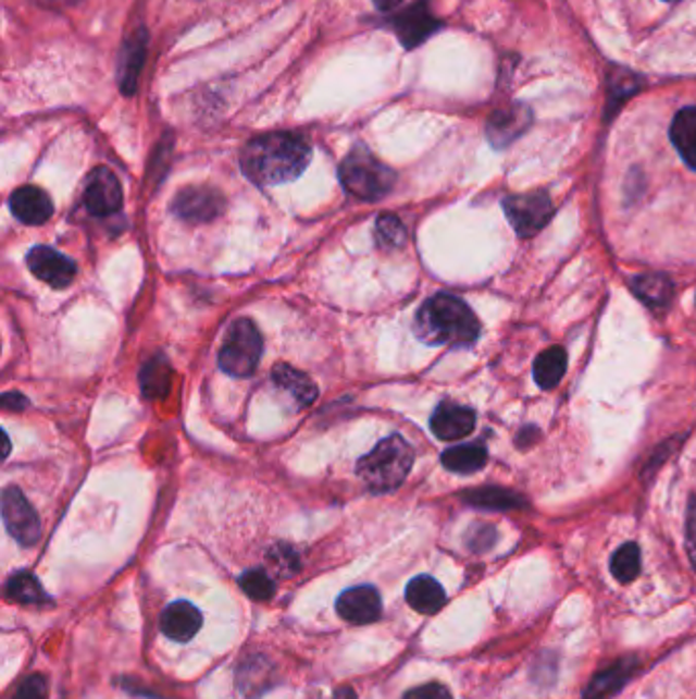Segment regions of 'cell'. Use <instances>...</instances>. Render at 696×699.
Returning a JSON list of instances; mask_svg holds the SVG:
<instances>
[{
	"label": "cell",
	"mask_w": 696,
	"mask_h": 699,
	"mask_svg": "<svg viewBox=\"0 0 696 699\" xmlns=\"http://www.w3.org/2000/svg\"><path fill=\"white\" fill-rule=\"evenodd\" d=\"M2 519L7 530L23 547H34L41 536V522L17 487H7L2 493Z\"/></svg>",
	"instance_id": "obj_7"
},
{
	"label": "cell",
	"mask_w": 696,
	"mask_h": 699,
	"mask_svg": "<svg viewBox=\"0 0 696 699\" xmlns=\"http://www.w3.org/2000/svg\"><path fill=\"white\" fill-rule=\"evenodd\" d=\"M262 335L256 323L248 317H241L233 321L219 350V367L232 377H249L262 358Z\"/></svg>",
	"instance_id": "obj_5"
},
{
	"label": "cell",
	"mask_w": 696,
	"mask_h": 699,
	"mask_svg": "<svg viewBox=\"0 0 696 699\" xmlns=\"http://www.w3.org/2000/svg\"><path fill=\"white\" fill-rule=\"evenodd\" d=\"M502 209L507 219L511 221L514 232L521 237H530L542 232L554 213V207L546 191L511 195L502 200Z\"/></svg>",
	"instance_id": "obj_6"
},
{
	"label": "cell",
	"mask_w": 696,
	"mask_h": 699,
	"mask_svg": "<svg viewBox=\"0 0 696 699\" xmlns=\"http://www.w3.org/2000/svg\"><path fill=\"white\" fill-rule=\"evenodd\" d=\"M202 626V616L190 601H174L170 603L160 617V628L170 640L188 642Z\"/></svg>",
	"instance_id": "obj_16"
},
{
	"label": "cell",
	"mask_w": 696,
	"mask_h": 699,
	"mask_svg": "<svg viewBox=\"0 0 696 699\" xmlns=\"http://www.w3.org/2000/svg\"><path fill=\"white\" fill-rule=\"evenodd\" d=\"M270 559L274 561V565H276V568H278V566H281V568H284V566H286L288 571H293V568L297 566L295 565V563H297V554H295L293 550L283 549V547H281V549L274 550V552L270 554Z\"/></svg>",
	"instance_id": "obj_36"
},
{
	"label": "cell",
	"mask_w": 696,
	"mask_h": 699,
	"mask_svg": "<svg viewBox=\"0 0 696 699\" xmlns=\"http://www.w3.org/2000/svg\"><path fill=\"white\" fill-rule=\"evenodd\" d=\"M148 32L139 29L129 37L125 48L121 51L119 58V84L125 95H133L139 81V72L146 62V51H148Z\"/></svg>",
	"instance_id": "obj_18"
},
{
	"label": "cell",
	"mask_w": 696,
	"mask_h": 699,
	"mask_svg": "<svg viewBox=\"0 0 696 699\" xmlns=\"http://www.w3.org/2000/svg\"><path fill=\"white\" fill-rule=\"evenodd\" d=\"M376 233H378V242L386 248H397L407 237L402 223L395 216H381L376 223Z\"/></svg>",
	"instance_id": "obj_31"
},
{
	"label": "cell",
	"mask_w": 696,
	"mask_h": 699,
	"mask_svg": "<svg viewBox=\"0 0 696 699\" xmlns=\"http://www.w3.org/2000/svg\"><path fill=\"white\" fill-rule=\"evenodd\" d=\"M464 500L476 507H484V510H513V507L525 505L521 495H517L513 491H507V489H500V487H484V489L468 491Z\"/></svg>",
	"instance_id": "obj_25"
},
{
	"label": "cell",
	"mask_w": 696,
	"mask_h": 699,
	"mask_svg": "<svg viewBox=\"0 0 696 699\" xmlns=\"http://www.w3.org/2000/svg\"><path fill=\"white\" fill-rule=\"evenodd\" d=\"M174 213L192 223H204L223 213L225 199L223 195L209 186H188L176 195L172 203Z\"/></svg>",
	"instance_id": "obj_10"
},
{
	"label": "cell",
	"mask_w": 696,
	"mask_h": 699,
	"mask_svg": "<svg viewBox=\"0 0 696 699\" xmlns=\"http://www.w3.org/2000/svg\"><path fill=\"white\" fill-rule=\"evenodd\" d=\"M9 207L13 216L27 225H41L53 216V205L48 193L32 184L17 188L9 199Z\"/></svg>",
	"instance_id": "obj_15"
},
{
	"label": "cell",
	"mask_w": 696,
	"mask_h": 699,
	"mask_svg": "<svg viewBox=\"0 0 696 699\" xmlns=\"http://www.w3.org/2000/svg\"><path fill=\"white\" fill-rule=\"evenodd\" d=\"M274 384L278 389L286 391L290 395V400L295 401L297 407H307L316 400L319 389L316 384L297 368L288 367V365H278L272 372Z\"/></svg>",
	"instance_id": "obj_20"
},
{
	"label": "cell",
	"mask_w": 696,
	"mask_h": 699,
	"mask_svg": "<svg viewBox=\"0 0 696 699\" xmlns=\"http://www.w3.org/2000/svg\"><path fill=\"white\" fill-rule=\"evenodd\" d=\"M486 461H488V450L484 444H460V446L448 449L442 454L444 466L458 475L476 473V470L484 468Z\"/></svg>",
	"instance_id": "obj_23"
},
{
	"label": "cell",
	"mask_w": 696,
	"mask_h": 699,
	"mask_svg": "<svg viewBox=\"0 0 696 699\" xmlns=\"http://www.w3.org/2000/svg\"><path fill=\"white\" fill-rule=\"evenodd\" d=\"M27 267L41 283L64 289L76 277V262L48 246H35L27 254Z\"/></svg>",
	"instance_id": "obj_12"
},
{
	"label": "cell",
	"mask_w": 696,
	"mask_h": 699,
	"mask_svg": "<svg viewBox=\"0 0 696 699\" xmlns=\"http://www.w3.org/2000/svg\"><path fill=\"white\" fill-rule=\"evenodd\" d=\"M311 162V146L297 134L253 137L241 151V168L251 183L276 186L299 179Z\"/></svg>",
	"instance_id": "obj_1"
},
{
	"label": "cell",
	"mask_w": 696,
	"mask_h": 699,
	"mask_svg": "<svg viewBox=\"0 0 696 699\" xmlns=\"http://www.w3.org/2000/svg\"><path fill=\"white\" fill-rule=\"evenodd\" d=\"M84 205L86 209L97 217H109L116 213L123 205V188L113 170L100 167L95 168L84 188Z\"/></svg>",
	"instance_id": "obj_8"
},
{
	"label": "cell",
	"mask_w": 696,
	"mask_h": 699,
	"mask_svg": "<svg viewBox=\"0 0 696 699\" xmlns=\"http://www.w3.org/2000/svg\"><path fill=\"white\" fill-rule=\"evenodd\" d=\"M414 333L430 346H470L481 335V321L460 297L439 293L421 305Z\"/></svg>",
	"instance_id": "obj_2"
},
{
	"label": "cell",
	"mask_w": 696,
	"mask_h": 699,
	"mask_svg": "<svg viewBox=\"0 0 696 699\" xmlns=\"http://www.w3.org/2000/svg\"><path fill=\"white\" fill-rule=\"evenodd\" d=\"M497 542V530L488 524H476L470 528V532L465 536V544L468 549L474 552H486L493 549Z\"/></svg>",
	"instance_id": "obj_32"
},
{
	"label": "cell",
	"mask_w": 696,
	"mask_h": 699,
	"mask_svg": "<svg viewBox=\"0 0 696 699\" xmlns=\"http://www.w3.org/2000/svg\"><path fill=\"white\" fill-rule=\"evenodd\" d=\"M642 552L635 542H627L617 550L611 559V573L619 582H630L639 575Z\"/></svg>",
	"instance_id": "obj_28"
},
{
	"label": "cell",
	"mask_w": 696,
	"mask_h": 699,
	"mask_svg": "<svg viewBox=\"0 0 696 699\" xmlns=\"http://www.w3.org/2000/svg\"><path fill=\"white\" fill-rule=\"evenodd\" d=\"M568 354L562 346L544 350L533 363V379L542 389H554L564 377Z\"/></svg>",
	"instance_id": "obj_22"
},
{
	"label": "cell",
	"mask_w": 696,
	"mask_h": 699,
	"mask_svg": "<svg viewBox=\"0 0 696 699\" xmlns=\"http://www.w3.org/2000/svg\"><path fill=\"white\" fill-rule=\"evenodd\" d=\"M339 179L349 195L362 200H378L386 197L397 183L393 168L381 160L365 146H356L339 167Z\"/></svg>",
	"instance_id": "obj_4"
},
{
	"label": "cell",
	"mask_w": 696,
	"mask_h": 699,
	"mask_svg": "<svg viewBox=\"0 0 696 699\" xmlns=\"http://www.w3.org/2000/svg\"><path fill=\"white\" fill-rule=\"evenodd\" d=\"M414 450L402 436L393 433L358 461V475L372 491H393L407 479L413 466Z\"/></svg>",
	"instance_id": "obj_3"
},
{
	"label": "cell",
	"mask_w": 696,
	"mask_h": 699,
	"mask_svg": "<svg viewBox=\"0 0 696 699\" xmlns=\"http://www.w3.org/2000/svg\"><path fill=\"white\" fill-rule=\"evenodd\" d=\"M395 29L400 44L407 50H414L442 29V21L433 17L430 0H419L395 19Z\"/></svg>",
	"instance_id": "obj_11"
},
{
	"label": "cell",
	"mask_w": 696,
	"mask_h": 699,
	"mask_svg": "<svg viewBox=\"0 0 696 699\" xmlns=\"http://www.w3.org/2000/svg\"><path fill=\"white\" fill-rule=\"evenodd\" d=\"M2 405L7 409H25L27 407V400L23 395H17V393H7L2 397Z\"/></svg>",
	"instance_id": "obj_37"
},
{
	"label": "cell",
	"mask_w": 696,
	"mask_h": 699,
	"mask_svg": "<svg viewBox=\"0 0 696 699\" xmlns=\"http://www.w3.org/2000/svg\"><path fill=\"white\" fill-rule=\"evenodd\" d=\"M631 289L649 307H666L674 295V284L670 283L662 274L635 277L631 281Z\"/></svg>",
	"instance_id": "obj_24"
},
{
	"label": "cell",
	"mask_w": 696,
	"mask_h": 699,
	"mask_svg": "<svg viewBox=\"0 0 696 699\" xmlns=\"http://www.w3.org/2000/svg\"><path fill=\"white\" fill-rule=\"evenodd\" d=\"M639 86H642V78H637L630 70L617 68L614 76L611 78V102H614L613 107H617L621 100L631 97Z\"/></svg>",
	"instance_id": "obj_30"
},
{
	"label": "cell",
	"mask_w": 696,
	"mask_h": 699,
	"mask_svg": "<svg viewBox=\"0 0 696 699\" xmlns=\"http://www.w3.org/2000/svg\"><path fill=\"white\" fill-rule=\"evenodd\" d=\"M430 426L439 440H460L476 428V414L470 407L458 405L453 401H444L435 407Z\"/></svg>",
	"instance_id": "obj_14"
},
{
	"label": "cell",
	"mask_w": 696,
	"mask_h": 699,
	"mask_svg": "<svg viewBox=\"0 0 696 699\" xmlns=\"http://www.w3.org/2000/svg\"><path fill=\"white\" fill-rule=\"evenodd\" d=\"M332 699H356V691L351 687H344V689L335 691V696Z\"/></svg>",
	"instance_id": "obj_40"
},
{
	"label": "cell",
	"mask_w": 696,
	"mask_h": 699,
	"mask_svg": "<svg viewBox=\"0 0 696 699\" xmlns=\"http://www.w3.org/2000/svg\"><path fill=\"white\" fill-rule=\"evenodd\" d=\"M668 137L682 164L696 174V107L680 109L670 123Z\"/></svg>",
	"instance_id": "obj_17"
},
{
	"label": "cell",
	"mask_w": 696,
	"mask_h": 699,
	"mask_svg": "<svg viewBox=\"0 0 696 699\" xmlns=\"http://www.w3.org/2000/svg\"><path fill=\"white\" fill-rule=\"evenodd\" d=\"M34 2H37L39 7H44V9L60 11V9H67V7H72V4H76L80 0H34Z\"/></svg>",
	"instance_id": "obj_38"
},
{
	"label": "cell",
	"mask_w": 696,
	"mask_h": 699,
	"mask_svg": "<svg viewBox=\"0 0 696 699\" xmlns=\"http://www.w3.org/2000/svg\"><path fill=\"white\" fill-rule=\"evenodd\" d=\"M407 603L419 614H435L446 603V591L430 575H419L407 585L405 591Z\"/></svg>",
	"instance_id": "obj_19"
},
{
	"label": "cell",
	"mask_w": 696,
	"mask_h": 699,
	"mask_svg": "<svg viewBox=\"0 0 696 699\" xmlns=\"http://www.w3.org/2000/svg\"><path fill=\"white\" fill-rule=\"evenodd\" d=\"M337 614L349 624H372L382 614L381 593L372 585H358L337 598Z\"/></svg>",
	"instance_id": "obj_13"
},
{
	"label": "cell",
	"mask_w": 696,
	"mask_h": 699,
	"mask_svg": "<svg viewBox=\"0 0 696 699\" xmlns=\"http://www.w3.org/2000/svg\"><path fill=\"white\" fill-rule=\"evenodd\" d=\"M402 699H451V694L442 683H427V685L414 687Z\"/></svg>",
	"instance_id": "obj_34"
},
{
	"label": "cell",
	"mask_w": 696,
	"mask_h": 699,
	"mask_svg": "<svg viewBox=\"0 0 696 699\" xmlns=\"http://www.w3.org/2000/svg\"><path fill=\"white\" fill-rule=\"evenodd\" d=\"M141 391L148 400H162L166 397L170 387H172V368L166 360V356L158 354L150 358L139 375Z\"/></svg>",
	"instance_id": "obj_21"
},
{
	"label": "cell",
	"mask_w": 696,
	"mask_h": 699,
	"mask_svg": "<svg viewBox=\"0 0 696 699\" xmlns=\"http://www.w3.org/2000/svg\"><path fill=\"white\" fill-rule=\"evenodd\" d=\"M668 2H674V0H668Z\"/></svg>",
	"instance_id": "obj_41"
},
{
	"label": "cell",
	"mask_w": 696,
	"mask_h": 699,
	"mask_svg": "<svg viewBox=\"0 0 696 699\" xmlns=\"http://www.w3.org/2000/svg\"><path fill=\"white\" fill-rule=\"evenodd\" d=\"M631 666H633L631 665V661H625V663L611 666V669H607L605 673L597 675V677L591 682V685H588V689H586L584 698H609V696H611L613 691H617L623 683L627 682V677L631 675Z\"/></svg>",
	"instance_id": "obj_27"
},
{
	"label": "cell",
	"mask_w": 696,
	"mask_h": 699,
	"mask_svg": "<svg viewBox=\"0 0 696 699\" xmlns=\"http://www.w3.org/2000/svg\"><path fill=\"white\" fill-rule=\"evenodd\" d=\"M239 587L244 589L246 596L256 601L270 600L274 596V591H276V585L272 581V577L262 568H249V571H246L239 577Z\"/></svg>",
	"instance_id": "obj_29"
},
{
	"label": "cell",
	"mask_w": 696,
	"mask_h": 699,
	"mask_svg": "<svg viewBox=\"0 0 696 699\" xmlns=\"http://www.w3.org/2000/svg\"><path fill=\"white\" fill-rule=\"evenodd\" d=\"M374 4H376V9H381V11H393V9H397L398 4L402 2V0H372Z\"/></svg>",
	"instance_id": "obj_39"
},
{
	"label": "cell",
	"mask_w": 696,
	"mask_h": 699,
	"mask_svg": "<svg viewBox=\"0 0 696 699\" xmlns=\"http://www.w3.org/2000/svg\"><path fill=\"white\" fill-rule=\"evenodd\" d=\"M7 596L23 605H37L50 601L39 579L32 573H17L7 582Z\"/></svg>",
	"instance_id": "obj_26"
},
{
	"label": "cell",
	"mask_w": 696,
	"mask_h": 699,
	"mask_svg": "<svg viewBox=\"0 0 696 699\" xmlns=\"http://www.w3.org/2000/svg\"><path fill=\"white\" fill-rule=\"evenodd\" d=\"M531 123H533V111L530 107L523 102H513L507 109H498L488 116L486 137L497 150H502L525 134Z\"/></svg>",
	"instance_id": "obj_9"
},
{
	"label": "cell",
	"mask_w": 696,
	"mask_h": 699,
	"mask_svg": "<svg viewBox=\"0 0 696 699\" xmlns=\"http://www.w3.org/2000/svg\"><path fill=\"white\" fill-rule=\"evenodd\" d=\"M13 699H48V683L41 675H32L18 685Z\"/></svg>",
	"instance_id": "obj_33"
},
{
	"label": "cell",
	"mask_w": 696,
	"mask_h": 699,
	"mask_svg": "<svg viewBox=\"0 0 696 699\" xmlns=\"http://www.w3.org/2000/svg\"><path fill=\"white\" fill-rule=\"evenodd\" d=\"M686 549H688V556L693 561L696 568V503H691L688 510V524H686Z\"/></svg>",
	"instance_id": "obj_35"
}]
</instances>
